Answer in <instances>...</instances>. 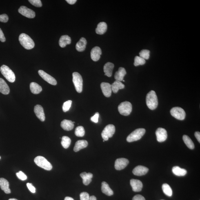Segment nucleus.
Returning <instances> with one entry per match:
<instances>
[{"label":"nucleus","instance_id":"obj_1","mask_svg":"<svg viewBox=\"0 0 200 200\" xmlns=\"http://www.w3.org/2000/svg\"><path fill=\"white\" fill-rule=\"evenodd\" d=\"M146 103L147 106L150 110H155L158 106V99L155 92L151 90L146 96Z\"/></svg>","mask_w":200,"mask_h":200},{"label":"nucleus","instance_id":"obj_2","mask_svg":"<svg viewBox=\"0 0 200 200\" xmlns=\"http://www.w3.org/2000/svg\"><path fill=\"white\" fill-rule=\"evenodd\" d=\"M19 39L20 43L25 49L30 50L34 48V43L33 40L27 34H21L19 36Z\"/></svg>","mask_w":200,"mask_h":200},{"label":"nucleus","instance_id":"obj_3","mask_svg":"<svg viewBox=\"0 0 200 200\" xmlns=\"http://www.w3.org/2000/svg\"><path fill=\"white\" fill-rule=\"evenodd\" d=\"M0 70L1 74L9 82L13 83L15 81V74L9 67L6 65H3L0 68Z\"/></svg>","mask_w":200,"mask_h":200},{"label":"nucleus","instance_id":"obj_4","mask_svg":"<svg viewBox=\"0 0 200 200\" xmlns=\"http://www.w3.org/2000/svg\"><path fill=\"white\" fill-rule=\"evenodd\" d=\"M145 132H146V130L145 129H136L128 136L126 139L127 141L129 142H132L137 141L142 137V136L144 135Z\"/></svg>","mask_w":200,"mask_h":200},{"label":"nucleus","instance_id":"obj_5","mask_svg":"<svg viewBox=\"0 0 200 200\" xmlns=\"http://www.w3.org/2000/svg\"><path fill=\"white\" fill-rule=\"evenodd\" d=\"M34 162L37 166L45 170H50L52 168L51 164L43 156H37L34 159Z\"/></svg>","mask_w":200,"mask_h":200},{"label":"nucleus","instance_id":"obj_6","mask_svg":"<svg viewBox=\"0 0 200 200\" xmlns=\"http://www.w3.org/2000/svg\"><path fill=\"white\" fill-rule=\"evenodd\" d=\"M73 82L76 91L81 93L83 90V79L82 77L79 73L74 72L73 73Z\"/></svg>","mask_w":200,"mask_h":200},{"label":"nucleus","instance_id":"obj_7","mask_svg":"<svg viewBox=\"0 0 200 200\" xmlns=\"http://www.w3.org/2000/svg\"><path fill=\"white\" fill-rule=\"evenodd\" d=\"M118 110L122 115L128 116L132 111V106L131 103L128 101L122 102L118 107Z\"/></svg>","mask_w":200,"mask_h":200},{"label":"nucleus","instance_id":"obj_8","mask_svg":"<svg viewBox=\"0 0 200 200\" xmlns=\"http://www.w3.org/2000/svg\"><path fill=\"white\" fill-rule=\"evenodd\" d=\"M115 132V128L114 125L110 124L105 127L101 135L104 141H107L109 138H112Z\"/></svg>","mask_w":200,"mask_h":200},{"label":"nucleus","instance_id":"obj_9","mask_svg":"<svg viewBox=\"0 0 200 200\" xmlns=\"http://www.w3.org/2000/svg\"><path fill=\"white\" fill-rule=\"evenodd\" d=\"M170 112L172 116L176 119L181 121L184 120L186 116L185 110L180 107H174L171 110Z\"/></svg>","mask_w":200,"mask_h":200},{"label":"nucleus","instance_id":"obj_10","mask_svg":"<svg viewBox=\"0 0 200 200\" xmlns=\"http://www.w3.org/2000/svg\"><path fill=\"white\" fill-rule=\"evenodd\" d=\"M18 12L22 15L29 18H33L35 16V12L34 10L25 6L20 7Z\"/></svg>","mask_w":200,"mask_h":200},{"label":"nucleus","instance_id":"obj_11","mask_svg":"<svg viewBox=\"0 0 200 200\" xmlns=\"http://www.w3.org/2000/svg\"><path fill=\"white\" fill-rule=\"evenodd\" d=\"M38 74L45 81L50 84L53 85L57 84V81L54 78L42 70L38 71Z\"/></svg>","mask_w":200,"mask_h":200},{"label":"nucleus","instance_id":"obj_12","mask_svg":"<svg viewBox=\"0 0 200 200\" xmlns=\"http://www.w3.org/2000/svg\"><path fill=\"white\" fill-rule=\"evenodd\" d=\"M129 163V161L128 159L124 158H119L115 161L114 167L116 170H122L126 168Z\"/></svg>","mask_w":200,"mask_h":200},{"label":"nucleus","instance_id":"obj_13","mask_svg":"<svg viewBox=\"0 0 200 200\" xmlns=\"http://www.w3.org/2000/svg\"><path fill=\"white\" fill-rule=\"evenodd\" d=\"M156 134L157 141L159 142H163L166 141L168 136L166 130L162 128L157 129L156 130Z\"/></svg>","mask_w":200,"mask_h":200},{"label":"nucleus","instance_id":"obj_14","mask_svg":"<svg viewBox=\"0 0 200 200\" xmlns=\"http://www.w3.org/2000/svg\"><path fill=\"white\" fill-rule=\"evenodd\" d=\"M34 111L36 116L40 121L42 122H44L45 121V116L44 110L41 105H36L34 107Z\"/></svg>","mask_w":200,"mask_h":200},{"label":"nucleus","instance_id":"obj_15","mask_svg":"<svg viewBox=\"0 0 200 200\" xmlns=\"http://www.w3.org/2000/svg\"><path fill=\"white\" fill-rule=\"evenodd\" d=\"M101 87L102 93L105 97H110L111 95V85L108 83L102 82L101 83Z\"/></svg>","mask_w":200,"mask_h":200},{"label":"nucleus","instance_id":"obj_16","mask_svg":"<svg viewBox=\"0 0 200 200\" xmlns=\"http://www.w3.org/2000/svg\"><path fill=\"white\" fill-rule=\"evenodd\" d=\"M130 184L134 192L141 191L143 188L142 182L139 180L132 179L130 181Z\"/></svg>","mask_w":200,"mask_h":200},{"label":"nucleus","instance_id":"obj_17","mask_svg":"<svg viewBox=\"0 0 200 200\" xmlns=\"http://www.w3.org/2000/svg\"><path fill=\"white\" fill-rule=\"evenodd\" d=\"M102 54L101 49L98 46H95L92 49L90 52L91 59L94 61H97L101 58Z\"/></svg>","mask_w":200,"mask_h":200},{"label":"nucleus","instance_id":"obj_18","mask_svg":"<svg viewBox=\"0 0 200 200\" xmlns=\"http://www.w3.org/2000/svg\"><path fill=\"white\" fill-rule=\"evenodd\" d=\"M149 169L146 167L139 165L135 167L133 170L134 175L138 176L144 175L148 172Z\"/></svg>","mask_w":200,"mask_h":200},{"label":"nucleus","instance_id":"obj_19","mask_svg":"<svg viewBox=\"0 0 200 200\" xmlns=\"http://www.w3.org/2000/svg\"><path fill=\"white\" fill-rule=\"evenodd\" d=\"M10 183L5 178H0V187L2 190L6 194H10L11 190L10 188Z\"/></svg>","mask_w":200,"mask_h":200},{"label":"nucleus","instance_id":"obj_20","mask_svg":"<svg viewBox=\"0 0 200 200\" xmlns=\"http://www.w3.org/2000/svg\"><path fill=\"white\" fill-rule=\"evenodd\" d=\"M88 145V142L86 140H79L75 143L74 149V151L75 152H78L82 149L86 148Z\"/></svg>","mask_w":200,"mask_h":200},{"label":"nucleus","instance_id":"obj_21","mask_svg":"<svg viewBox=\"0 0 200 200\" xmlns=\"http://www.w3.org/2000/svg\"><path fill=\"white\" fill-rule=\"evenodd\" d=\"M80 176L83 179V182L85 185H88L92 182L93 174L90 173H87L86 172L82 173Z\"/></svg>","mask_w":200,"mask_h":200},{"label":"nucleus","instance_id":"obj_22","mask_svg":"<svg viewBox=\"0 0 200 200\" xmlns=\"http://www.w3.org/2000/svg\"><path fill=\"white\" fill-rule=\"evenodd\" d=\"M61 126L64 130L70 131L73 129L74 126V123L71 121L65 119L62 122Z\"/></svg>","mask_w":200,"mask_h":200},{"label":"nucleus","instance_id":"obj_23","mask_svg":"<svg viewBox=\"0 0 200 200\" xmlns=\"http://www.w3.org/2000/svg\"><path fill=\"white\" fill-rule=\"evenodd\" d=\"M0 92L4 94H8L10 92V88L8 85L1 78H0Z\"/></svg>","mask_w":200,"mask_h":200},{"label":"nucleus","instance_id":"obj_24","mask_svg":"<svg viewBox=\"0 0 200 200\" xmlns=\"http://www.w3.org/2000/svg\"><path fill=\"white\" fill-rule=\"evenodd\" d=\"M114 67L113 63L110 62H108L104 65L103 70L105 74V75L110 77L112 76L113 70Z\"/></svg>","mask_w":200,"mask_h":200},{"label":"nucleus","instance_id":"obj_25","mask_svg":"<svg viewBox=\"0 0 200 200\" xmlns=\"http://www.w3.org/2000/svg\"><path fill=\"white\" fill-rule=\"evenodd\" d=\"M87 41L84 38H81L79 41L76 43V48L78 52H83L86 48Z\"/></svg>","mask_w":200,"mask_h":200},{"label":"nucleus","instance_id":"obj_26","mask_svg":"<svg viewBox=\"0 0 200 200\" xmlns=\"http://www.w3.org/2000/svg\"><path fill=\"white\" fill-rule=\"evenodd\" d=\"M126 74V72L125 69L122 67H120L118 71L116 72L114 78L116 81L121 82L123 81V78Z\"/></svg>","mask_w":200,"mask_h":200},{"label":"nucleus","instance_id":"obj_27","mask_svg":"<svg viewBox=\"0 0 200 200\" xmlns=\"http://www.w3.org/2000/svg\"><path fill=\"white\" fill-rule=\"evenodd\" d=\"M71 39L68 35H65L61 36L59 41V45L62 48H64L67 45L70 44Z\"/></svg>","mask_w":200,"mask_h":200},{"label":"nucleus","instance_id":"obj_28","mask_svg":"<svg viewBox=\"0 0 200 200\" xmlns=\"http://www.w3.org/2000/svg\"><path fill=\"white\" fill-rule=\"evenodd\" d=\"M102 191L106 195L110 196L114 194V192L110 188L109 185L105 182H103L102 183Z\"/></svg>","mask_w":200,"mask_h":200},{"label":"nucleus","instance_id":"obj_29","mask_svg":"<svg viewBox=\"0 0 200 200\" xmlns=\"http://www.w3.org/2000/svg\"><path fill=\"white\" fill-rule=\"evenodd\" d=\"M111 85L112 90L114 94L117 93L119 90L124 89L125 85L121 81H114Z\"/></svg>","mask_w":200,"mask_h":200},{"label":"nucleus","instance_id":"obj_30","mask_svg":"<svg viewBox=\"0 0 200 200\" xmlns=\"http://www.w3.org/2000/svg\"><path fill=\"white\" fill-rule=\"evenodd\" d=\"M30 88L31 92L34 94H38L42 91V88L38 83L35 82H31L30 83Z\"/></svg>","mask_w":200,"mask_h":200},{"label":"nucleus","instance_id":"obj_31","mask_svg":"<svg viewBox=\"0 0 200 200\" xmlns=\"http://www.w3.org/2000/svg\"><path fill=\"white\" fill-rule=\"evenodd\" d=\"M107 30V25L105 22H101L98 24L96 29V33L99 34H102L106 32Z\"/></svg>","mask_w":200,"mask_h":200},{"label":"nucleus","instance_id":"obj_32","mask_svg":"<svg viewBox=\"0 0 200 200\" xmlns=\"http://www.w3.org/2000/svg\"><path fill=\"white\" fill-rule=\"evenodd\" d=\"M172 172L175 175L179 176H184L187 174V171L184 169L181 168L178 166H174L172 170Z\"/></svg>","mask_w":200,"mask_h":200},{"label":"nucleus","instance_id":"obj_33","mask_svg":"<svg viewBox=\"0 0 200 200\" xmlns=\"http://www.w3.org/2000/svg\"><path fill=\"white\" fill-rule=\"evenodd\" d=\"M183 139L185 144H186L187 146L189 149H190V150H193L194 149V143L188 136L186 135H183Z\"/></svg>","mask_w":200,"mask_h":200},{"label":"nucleus","instance_id":"obj_34","mask_svg":"<svg viewBox=\"0 0 200 200\" xmlns=\"http://www.w3.org/2000/svg\"><path fill=\"white\" fill-rule=\"evenodd\" d=\"M71 141L70 138L67 136H63L62 138L61 144L65 149L68 148L70 146Z\"/></svg>","mask_w":200,"mask_h":200},{"label":"nucleus","instance_id":"obj_35","mask_svg":"<svg viewBox=\"0 0 200 200\" xmlns=\"http://www.w3.org/2000/svg\"><path fill=\"white\" fill-rule=\"evenodd\" d=\"M162 188L163 191L166 195L168 196H171L172 195V190L170 185L164 183L162 185Z\"/></svg>","mask_w":200,"mask_h":200},{"label":"nucleus","instance_id":"obj_36","mask_svg":"<svg viewBox=\"0 0 200 200\" xmlns=\"http://www.w3.org/2000/svg\"><path fill=\"white\" fill-rule=\"evenodd\" d=\"M85 134L84 128L82 126H78L75 129V134L78 137H83Z\"/></svg>","mask_w":200,"mask_h":200},{"label":"nucleus","instance_id":"obj_37","mask_svg":"<svg viewBox=\"0 0 200 200\" xmlns=\"http://www.w3.org/2000/svg\"><path fill=\"white\" fill-rule=\"evenodd\" d=\"M146 63V61L143 58L139 56H136L134 58V66H137L139 65H142Z\"/></svg>","mask_w":200,"mask_h":200},{"label":"nucleus","instance_id":"obj_38","mask_svg":"<svg viewBox=\"0 0 200 200\" xmlns=\"http://www.w3.org/2000/svg\"><path fill=\"white\" fill-rule=\"evenodd\" d=\"M150 51L148 50H142L139 53V57L143 59L148 60L150 57Z\"/></svg>","mask_w":200,"mask_h":200},{"label":"nucleus","instance_id":"obj_39","mask_svg":"<svg viewBox=\"0 0 200 200\" xmlns=\"http://www.w3.org/2000/svg\"><path fill=\"white\" fill-rule=\"evenodd\" d=\"M72 103V101L71 100H69L68 101L65 102L63 103L62 107L63 111L65 112L68 111L71 106Z\"/></svg>","mask_w":200,"mask_h":200},{"label":"nucleus","instance_id":"obj_40","mask_svg":"<svg viewBox=\"0 0 200 200\" xmlns=\"http://www.w3.org/2000/svg\"><path fill=\"white\" fill-rule=\"evenodd\" d=\"M29 2L34 6L37 7H41L42 4L40 0H29Z\"/></svg>","mask_w":200,"mask_h":200},{"label":"nucleus","instance_id":"obj_41","mask_svg":"<svg viewBox=\"0 0 200 200\" xmlns=\"http://www.w3.org/2000/svg\"><path fill=\"white\" fill-rule=\"evenodd\" d=\"M16 174L18 178L20 180H22V181H25V180L27 179V177L26 174L23 173L22 171H20L19 172L17 173Z\"/></svg>","mask_w":200,"mask_h":200},{"label":"nucleus","instance_id":"obj_42","mask_svg":"<svg viewBox=\"0 0 200 200\" xmlns=\"http://www.w3.org/2000/svg\"><path fill=\"white\" fill-rule=\"evenodd\" d=\"M80 199L81 200H90V196L88 193L86 192H83L80 194Z\"/></svg>","mask_w":200,"mask_h":200},{"label":"nucleus","instance_id":"obj_43","mask_svg":"<svg viewBox=\"0 0 200 200\" xmlns=\"http://www.w3.org/2000/svg\"><path fill=\"white\" fill-rule=\"evenodd\" d=\"M9 18L6 14H3L0 15V22H2L6 23L8 21Z\"/></svg>","mask_w":200,"mask_h":200},{"label":"nucleus","instance_id":"obj_44","mask_svg":"<svg viewBox=\"0 0 200 200\" xmlns=\"http://www.w3.org/2000/svg\"><path fill=\"white\" fill-rule=\"evenodd\" d=\"M99 113H96L94 116L91 117L90 119L93 122L95 123H98V118H99Z\"/></svg>","mask_w":200,"mask_h":200},{"label":"nucleus","instance_id":"obj_45","mask_svg":"<svg viewBox=\"0 0 200 200\" xmlns=\"http://www.w3.org/2000/svg\"><path fill=\"white\" fill-rule=\"evenodd\" d=\"M27 186L28 187V188L29 189V190L33 193H34L36 192V189L34 186L33 185H32V183H27Z\"/></svg>","mask_w":200,"mask_h":200},{"label":"nucleus","instance_id":"obj_46","mask_svg":"<svg viewBox=\"0 0 200 200\" xmlns=\"http://www.w3.org/2000/svg\"><path fill=\"white\" fill-rule=\"evenodd\" d=\"M132 200H146L143 196L140 194H137L134 196Z\"/></svg>","mask_w":200,"mask_h":200},{"label":"nucleus","instance_id":"obj_47","mask_svg":"<svg viewBox=\"0 0 200 200\" xmlns=\"http://www.w3.org/2000/svg\"><path fill=\"white\" fill-rule=\"evenodd\" d=\"M0 41L3 42H4L6 41V38H5L4 34L1 28H0Z\"/></svg>","mask_w":200,"mask_h":200},{"label":"nucleus","instance_id":"obj_48","mask_svg":"<svg viewBox=\"0 0 200 200\" xmlns=\"http://www.w3.org/2000/svg\"><path fill=\"white\" fill-rule=\"evenodd\" d=\"M194 135L199 143H200V133L199 132H196L194 133Z\"/></svg>","mask_w":200,"mask_h":200},{"label":"nucleus","instance_id":"obj_49","mask_svg":"<svg viewBox=\"0 0 200 200\" xmlns=\"http://www.w3.org/2000/svg\"><path fill=\"white\" fill-rule=\"evenodd\" d=\"M66 1L69 4L73 5L77 1L76 0H66Z\"/></svg>","mask_w":200,"mask_h":200},{"label":"nucleus","instance_id":"obj_50","mask_svg":"<svg viewBox=\"0 0 200 200\" xmlns=\"http://www.w3.org/2000/svg\"><path fill=\"white\" fill-rule=\"evenodd\" d=\"M97 200L95 196H90V200Z\"/></svg>","mask_w":200,"mask_h":200},{"label":"nucleus","instance_id":"obj_51","mask_svg":"<svg viewBox=\"0 0 200 200\" xmlns=\"http://www.w3.org/2000/svg\"><path fill=\"white\" fill-rule=\"evenodd\" d=\"M64 200H74L72 198L70 197H66L65 198Z\"/></svg>","mask_w":200,"mask_h":200},{"label":"nucleus","instance_id":"obj_52","mask_svg":"<svg viewBox=\"0 0 200 200\" xmlns=\"http://www.w3.org/2000/svg\"><path fill=\"white\" fill-rule=\"evenodd\" d=\"M9 200H18L15 199V198H11V199H9Z\"/></svg>","mask_w":200,"mask_h":200},{"label":"nucleus","instance_id":"obj_53","mask_svg":"<svg viewBox=\"0 0 200 200\" xmlns=\"http://www.w3.org/2000/svg\"><path fill=\"white\" fill-rule=\"evenodd\" d=\"M0 159H1V157H0Z\"/></svg>","mask_w":200,"mask_h":200}]
</instances>
